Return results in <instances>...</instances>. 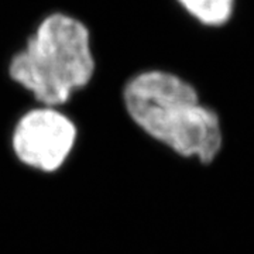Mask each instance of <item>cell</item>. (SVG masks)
Instances as JSON below:
<instances>
[{"label": "cell", "instance_id": "1", "mask_svg": "<svg viewBox=\"0 0 254 254\" xmlns=\"http://www.w3.org/2000/svg\"><path fill=\"white\" fill-rule=\"evenodd\" d=\"M131 123L175 155L212 164L223 148L218 112L205 105L195 86L163 69L136 73L123 88Z\"/></svg>", "mask_w": 254, "mask_h": 254}, {"label": "cell", "instance_id": "2", "mask_svg": "<svg viewBox=\"0 0 254 254\" xmlns=\"http://www.w3.org/2000/svg\"><path fill=\"white\" fill-rule=\"evenodd\" d=\"M91 34L79 18L53 13L11 58L9 75L43 106H65L93 78Z\"/></svg>", "mask_w": 254, "mask_h": 254}, {"label": "cell", "instance_id": "3", "mask_svg": "<svg viewBox=\"0 0 254 254\" xmlns=\"http://www.w3.org/2000/svg\"><path fill=\"white\" fill-rule=\"evenodd\" d=\"M79 141V128L60 108L37 106L14 123L10 151L24 170L55 175L71 161Z\"/></svg>", "mask_w": 254, "mask_h": 254}, {"label": "cell", "instance_id": "4", "mask_svg": "<svg viewBox=\"0 0 254 254\" xmlns=\"http://www.w3.org/2000/svg\"><path fill=\"white\" fill-rule=\"evenodd\" d=\"M190 17L206 27H222L235 13L236 0H177Z\"/></svg>", "mask_w": 254, "mask_h": 254}]
</instances>
